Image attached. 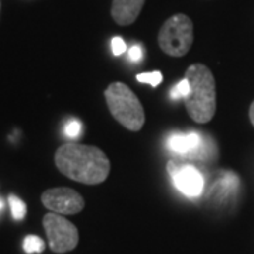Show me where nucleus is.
Listing matches in <instances>:
<instances>
[{"label":"nucleus","instance_id":"f257e3e1","mask_svg":"<svg viewBox=\"0 0 254 254\" xmlns=\"http://www.w3.org/2000/svg\"><path fill=\"white\" fill-rule=\"evenodd\" d=\"M55 165L69 180L85 185L106 181L110 161L100 148L79 143H66L55 151Z\"/></svg>","mask_w":254,"mask_h":254},{"label":"nucleus","instance_id":"f03ea898","mask_svg":"<svg viewBox=\"0 0 254 254\" xmlns=\"http://www.w3.org/2000/svg\"><path fill=\"white\" fill-rule=\"evenodd\" d=\"M190 93L184 98L190 118L199 123H209L216 113V82L213 73L203 64H193L185 72Z\"/></svg>","mask_w":254,"mask_h":254},{"label":"nucleus","instance_id":"7ed1b4c3","mask_svg":"<svg viewBox=\"0 0 254 254\" xmlns=\"http://www.w3.org/2000/svg\"><path fill=\"white\" fill-rule=\"evenodd\" d=\"M105 99L110 115L130 131H138L144 126L145 113L136 93L123 82H112L105 91Z\"/></svg>","mask_w":254,"mask_h":254},{"label":"nucleus","instance_id":"20e7f679","mask_svg":"<svg viewBox=\"0 0 254 254\" xmlns=\"http://www.w3.org/2000/svg\"><path fill=\"white\" fill-rule=\"evenodd\" d=\"M193 44V24L187 14H174L158 33V46L170 57H184Z\"/></svg>","mask_w":254,"mask_h":254},{"label":"nucleus","instance_id":"39448f33","mask_svg":"<svg viewBox=\"0 0 254 254\" xmlns=\"http://www.w3.org/2000/svg\"><path fill=\"white\" fill-rule=\"evenodd\" d=\"M43 226L47 233L48 246L54 253H68L79 243V232L76 226L60 213H47L43 218Z\"/></svg>","mask_w":254,"mask_h":254},{"label":"nucleus","instance_id":"423d86ee","mask_svg":"<svg viewBox=\"0 0 254 254\" xmlns=\"http://www.w3.org/2000/svg\"><path fill=\"white\" fill-rule=\"evenodd\" d=\"M167 171L173 180L175 188L190 198H196L203 192L205 181L202 174L190 164H182L177 161H168Z\"/></svg>","mask_w":254,"mask_h":254},{"label":"nucleus","instance_id":"0eeeda50","mask_svg":"<svg viewBox=\"0 0 254 254\" xmlns=\"http://www.w3.org/2000/svg\"><path fill=\"white\" fill-rule=\"evenodd\" d=\"M41 202L47 209L60 215H76L85 208L81 193L72 188H51L41 195Z\"/></svg>","mask_w":254,"mask_h":254},{"label":"nucleus","instance_id":"6e6552de","mask_svg":"<svg viewBox=\"0 0 254 254\" xmlns=\"http://www.w3.org/2000/svg\"><path fill=\"white\" fill-rule=\"evenodd\" d=\"M145 0H113L112 17L119 26H130L140 16Z\"/></svg>","mask_w":254,"mask_h":254},{"label":"nucleus","instance_id":"1a4fd4ad","mask_svg":"<svg viewBox=\"0 0 254 254\" xmlns=\"http://www.w3.org/2000/svg\"><path fill=\"white\" fill-rule=\"evenodd\" d=\"M9 203L10 209H11V216L14 220H23L27 215V205L24 200H21L16 195H10L9 196Z\"/></svg>","mask_w":254,"mask_h":254},{"label":"nucleus","instance_id":"9d476101","mask_svg":"<svg viewBox=\"0 0 254 254\" xmlns=\"http://www.w3.org/2000/svg\"><path fill=\"white\" fill-rule=\"evenodd\" d=\"M23 249L27 254L43 253L46 249V243L41 237L36 236V235H28L23 242Z\"/></svg>","mask_w":254,"mask_h":254},{"label":"nucleus","instance_id":"9b49d317","mask_svg":"<svg viewBox=\"0 0 254 254\" xmlns=\"http://www.w3.org/2000/svg\"><path fill=\"white\" fill-rule=\"evenodd\" d=\"M190 93V82L187 78H184L182 81H180L175 86H174L171 92H170V95H171V99H184L187 95Z\"/></svg>","mask_w":254,"mask_h":254},{"label":"nucleus","instance_id":"f8f14e48","mask_svg":"<svg viewBox=\"0 0 254 254\" xmlns=\"http://www.w3.org/2000/svg\"><path fill=\"white\" fill-rule=\"evenodd\" d=\"M137 81L143 83H150L151 86H157L163 81V73L160 71H153V72H143L137 75Z\"/></svg>","mask_w":254,"mask_h":254},{"label":"nucleus","instance_id":"ddd939ff","mask_svg":"<svg viewBox=\"0 0 254 254\" xmlns=\"http://www.w3.org/2000/svg\"><path fill=\"white\" fill-rule=\"evenodd\" d=\"M82 133V125L79 120H69L66 125H65V134L69 137V138H78L79 134Z\"/></svg>","mask_w":254,"mask_h":254},{"label":"nucleus","instance_id":"4468645a","mask_svg":"<svg viewBox=\"0 0 254 254\" xmlns=\"http://www.w3.org/2000/svg\"><path fill=\"white\" fill-rule=\"evenodd\" d=\"M112 51L115 55H122L126 51V43L120 37H115L112 40Z\"/></svg>","mask_w":254,"mask_h":254},{"label":"nucleus","instance_id":"2eb2a0df","mask_svg":"<svg viewBox=\"0 0 254 254\" xmlns=\"http://www.w3.org/2000/svg\"><path fill=\"white\" fill-rule=\"evenodd\" d=\"M128 58L134 63H140L141 58H143V51H141V47L140 46H133L128 50Z\"/></svg>","mask_w":254,"mask_h":254},{"label":"nucleus","instance_id":"dca6fc26","mask_svg":"<svg viewBox=\"0 0 254 254\" xmlns=\"http://www.w3.org/2000/svg\"><path fill=\"white\" fill-rule=\"evenodd\" d=\"M249 118H250L252 125L254 126V100H253V103L250 105V109H249Z\"/></svg>","mask_w":254,"mask_h":254},{"label":"nucleus","instance_id":"f3484780","mask_svg":"<svg viewBox=\"0 0 254 254\" xmlns=\"http://www.w3.org/2000/svg\"><path fill=\"white\" fill-rule=\"evenodd\" d=\"M3 208V202H1V200H0V209Z\"/></svg>","mask_w":254,"mask_h":254}]
</instances>
